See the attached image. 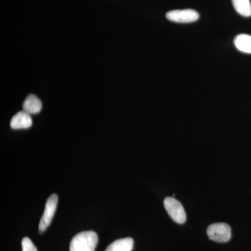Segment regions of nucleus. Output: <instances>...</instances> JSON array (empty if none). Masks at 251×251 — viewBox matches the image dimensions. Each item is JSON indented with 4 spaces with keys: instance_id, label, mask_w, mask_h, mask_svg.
I'll use <instances>...</instances> for the list:
<instances>
[{
    "instance_id": "8",
    "label": "nucleus",
    "mask_w": 251,
    "mask_h": 251,
    "mask_svg": "<svg viewBox=\"0 0 251 251\" xmlns=\"http://www.w3.org/2000/svg\"><path fill=\"white\" fill-rule=\"evenodd\" d=\"M133 244L134 242L132 238H124L112 243L105 251H131Z\"/></svg>"
},
{
    "instance_id": "7",
    "label": "nucleus",
    "mask_w": 251,
    "mask_h": 251,
    "mask_svg": "<svg viewBox=\"0 0 251 251\" xmlns=\"http://www.w3.org/2000/svg\"><path fill=\"white\" fill-rule=\"evenodd\" d=\"M23 110L29 115L39 113L42 108L40 99L34 94H29L23 103Z\"/></svg>"
},
{
    "instance_id": "4",
    "label": "nucleus",
    "mask_w": 251,
    "mask_h": 251,
    "mask_svg": "<svg viewBox=\"0 0 251 251\" xmlns=\"http://www.w3.org/2000/svg\"><path fill=\"white\" fill-rule=\"evenodd\" d=\"M58 204V197L57 195L52 194L50 196L46 202L44 214L39 223V230L40 233L45 232L53 219Z\"/></svg>"
},
{
    "instance_id": "10",
    "label": "nucleus",
    "mask_w": 251,
    "mask_h": 251,
    "mask_svg": "<svg viewBox=\"0 0 251 251\" xmlns=\"http://www.w3.org/2000/svg\"><path fill=\"white\" fill-rule=\"evenodd\" d=\"M234 8L238 14L244 17L251 16V3L250 0H232Z\"/></svg>"
},
{
    "instance_id": "5",
    "label": "nucleus",
    "mask_w": 251,
    "mask_h": 251,
    "mask_svg": "<svg viewBox=\"0 0 251 251\" xmlns=\"http://www.w3.org/2000/svg\"><path fill=\"white\" fill-rule=\"evenodd\" d=\"M166 18L175 23H190L197 21L200 15L193 9L173 10L167 13Z\"/></svg>"
},
{
    "instance_id": "11",
    "label": "nucleus",
    "mask_w": 251,
    "mask_h": 251,
    "mask_svg": "<svg viewBox=\"0 0 251 251\" xmlns=\"http://www.w3.org/2000/svg\"><path fill=\"white\" fill-rule=\"evenodd\" d=\"M22 251H38L31 239L28 237L23 238L22 240Z\"/></svg>"
},
{
    "instance_id": "9",
    "label": "nucleus",
    "mask_w": 251,
    "mask_h": 251,
    "mask_svg": "<svg viewBox=\"0 0 251 251\" xmlns=\"http://www.w3.org/2000/svg\"><path fill=\"white\" fill-rule=\"evenodd\" d=\"M234 45L239 50L245 53L251 54V36L248 34H239L236 36Z\"/></svg>"
},
{
    "instance_id": "1",
    "label": "nucleus",
    "mask_w": 251,
    "mask_h": 251,
    "mask_svg": "<svg viewBox=\"0 0 251 251\" xmlns=\"http://www.w3.org/2000/svg\"><path fill=\"white\" fill-rule=\"evenodd\" d=\"M99 238L94 231L80 232L73 238L69 251H95Z\"/></svg>"
},
{
    "instance_id": "6",
    "label": "nucleus",
    "mask_w": 251,
    "mask_h": 251,
    "mask_svg": "<svg viewBox=\"0 0 251 251\" xmlns=\"http://www.w3.org/2000/svg\"><path fill=\"white\" fill-rule=\"evenodd\" d=\"M32 125V120L30 115L25 111H20L16 115H15L11 119V126L13 129H23V128H28Z\"/></svg>"
},
{
    "instance_id": "3",
    "label": "nucleus",
    "mask_w": 251,
    "mask_h": 251,
    "mask_svg": "<svg viewBox=\"0 0 251 251\" xmlns=\"http://www.w3.org/2000/svg\"><path fill=\"white\" fill-rule=\"evenodd\" d=\"M206 232L211 240L219 243L228 242L232 235L230 227L224 223L210 225L208 227Z\"/></svg>"
},
{
    "instance_id": "2",
    "label": "nucleus",
    "mask_w": 251,
    "mask_h": 251,
    "mask_svg": "<svg viewBox=\"0 0 251 251\" xmlns=\"http://www.w3.org/2000/svg\"><path fill=\"white\" fill-rule=\"evenodd\" d=\"M165 209L172 219L178 224L186 222V214L182 204L174 198L168 197L164 201Z\"/></svg>"
}]
</instances>
